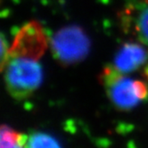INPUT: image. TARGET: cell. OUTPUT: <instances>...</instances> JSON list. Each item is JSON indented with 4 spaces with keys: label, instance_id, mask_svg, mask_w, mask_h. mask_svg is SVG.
<instances>
[{
    "label": "cell",
    "instance_id": "obj_1",
    "mask_svg": "<svg viewBox=\"0 0 148 148\" xmlns=\"http://www.w3.org/2000/svg\"><path fill=\"white\" fill-rule=\"evenodd\" d=\"M2 71L7 91L18 100L29 97L42 81L41 66L34 58L8 56Z\"/></svg>",
    "mask_w": 148,
    "mask_h": 148
},
{
    "label": "cell",
    "instance_id": "obj_2",
    "mask_svg": "<svg viewBox=\"0 0 148 148\" xmlns=\"http://www.w3.org/2000/svg\"><path fill=\"white\" fill-rule=\"evenodd\" d=\"M102 81L108 97L121 110H130L148 96L145 83L123 76L114 67L108 66L103 71Z\"/></svg>",
    "mask_w": 148,
    "mask_h": 148
},
{
    "label": "cell",
    "instance_id": "obj_3",
    "mask_svg": "<svg viewBox=\"0 0 148 148\" xmlns=\"http://www.w3.org/2000/svg\"><path fill=\"white\" fill-rule=\"evenodd\" d=\"M54 56L63 64L79 62L88 54L89 41L78 27H66L60 29L51 40Z\"/></svg>",
    "mask_w": 148,
    "mask_h": 148
},
{
    "label": "cell",
    "instance_id": "obj_4",
    "mask_svg": "<svg viewBox=\"0 0 148 148\" xmlns=\"http://www.w3.org/2000/svg\"><path fill=\"white\" fill-rule=\"evenodd\" d=\"M46 48L47 39L43 29L38 23L31 22L18 32L8 56H26L38 60Z\"/></svg>",
    "mask_w": 148,
    "mask_h": 148
},
{
    "label": "cell",
    "instance_id": "obj_5",
    "mask_svg": "<svg viewBox=\"0 0 148 148\" xmlns=\"http://www.w3.org/2000/svg\"><path fill=\"white\" fill-rule=\"evenodd\" d=\"M147 58V53L142 46L127 43L116 54L113 67L121 73L131 72L143 65Z\"/></svg>",
    "mask_w": 148,
    "mask_h": 148
},
{
    "label": "cell",
    "instance_id": "obj_6",
    "mask_svg": "<svg viewBox=\"0 0 148 148\" xmlns=\"http://www.w3.org/2000/svg\"><path fill=\"white\" fill-rule=\"evenodd\" d=\"M132 13L136 35L142 43L148 47V4L140 5Z\"/></svg>",
    "mask_w": 148,
    "mask_h": 148
},
{
    "label": "cell",
    "instance_id": "obj_7",
    "mask_svg": "<svg viewBox=\"0 0 148 148\" xmlns=\"http://www.w3.org/2000/svg\"><path fill=\"white\" fill-rule=\"evenodd\" d=\"M28 136L11 129L9 126L2 125L0 132L1 147H23L26 146Z\"/></svg>",
    "mask_w": 148,
    "mask_h": 148
},
{
    "label": "cell",
    "instance_id": "obj_8",
    "mask_svg": "<svg viewBox=\"0 0 148 148\" xmlns=\"http://www.w3.org/2000/svg\"><path fill=\"white\" fill-rule=\"evenodd\" d=\"M27 147H57L60 144L52 136L43 133H34L28 136Z\"/></svg>",
    "mask_w": 148,
    "mask_h": 148
},
{
    "label": "cell",
    "instance_id": "obj_9",
    "mask_svg": "<svg viewBox=\"0 0 148 148\" xmlns=\"http://www.w3.org/2000/svg\"><path fill=\"white\" fill-rule=\"evenodd\" d=\"M8 53H9V50L5 43V39L4 35L2 34L1 35V71L3 70L5 64V62L8 57Z\"/></svg>",
    "mask_w": 148,
    "mask_h": 148
},
{
    "label": "cell",
    "instance_id": "obj_10",
    "mask_svg": "<svg viewBox=\"0 0 148 148\" xmlns=\"http://www.w3.org/2000/svg\"><path fill=\"white\" fill-rule=\"evenodd\" d=\"M145 74H146V76L148 77V67H147L146 70H145Z\"/></svg>",
    "mask_w": 148,
    "mask_h": 148
}]
</instances>
